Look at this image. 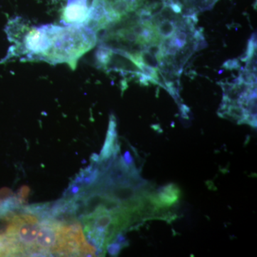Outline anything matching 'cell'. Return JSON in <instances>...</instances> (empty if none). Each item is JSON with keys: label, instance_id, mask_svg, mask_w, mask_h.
Here are the masks:
<instances>
[{"label": "cell", "instance_id": "3", "mask_svg": "<svg viewBox=\"0 0 257 257\" xmlns=\"http://www.w3.org/2000/svg\"><path fill=\"white\" fill-rule=\"evenodd\" d=\"M93 0H67L62 20L67 25L87 26L92 13Z\"/></svg>", "mask_w": 257, "mask_h": 257}, {"label": "cell", "instance_id": "5", "mask_svg": "<svg viewBox=\"0 0 257 257\" xmlns=\"http://www.w3.org/2000/svg\"><path fill=\"white\" fill-rule=\"evenodd\" d=\"M116 123L114 116H111L109 121V128H108L107 135L104 147L101 150L99 160L101 161L106 160L110 158L113 154L116 153L117 149L116 144Z\"/></svg>", "mask_w": 257, "mask_h": 257}, {"label": "cell", "instance_id": "2", "mask_svg": "<svg viewBox=\"0 0 257 257\" xmlns=\"http://www.w3.org/2000/svg\"><path fill=\"white\" fill-rule=\"evenodd\" d=\"M170 0H93L92 9L99 10L105 16L109 25L123 19L148 10L154 15L168 5ZM108 26V27H109Z\"/></svg>", "mask_w": 257, "mask_h": 257}, {"label": "cell", "instance_id": "1", "mask_svg": "<svg viewBox=\"0 0 257 257\" xmlns=\"http://www.w3.org/2000/svg\"><path fill=\"white\" fill-rule=\"evenodd\" d=\"M7 33L13 45L5 61H43L50 64H67L73 69L97 42L96 32L85 25L30 27L19 18L10 22Z\"/></svg>", "mask_w": 257, "mask_h": 257}, {"label": "cell", "instance_id": "6", "mask_svg": "<svg viewBox=\"0 0 257 257\" xmlns=\"http://www.w3.org/2000/svg\"><path fill=\"white\" fill-rule=\"evenodd\" d=\"M124 246L120 244L119 243L114 241V242L111 243H108L106 246V251L109 253L111 256H117L121 251Z\"/></svg>", "mask_w": 257, "mask_h": 257}, {"label": "cell", "instance_id": "4", "mask_svg": "<svg viewBox=\"0 0 257 257\" xmlns=\"http://www.w3.org/2000/svg\"><path fill=\"white\" fill-rule=\"evenodd\" d=\"M179 197V189L174 184H170L159 189L156 194L152 195L150 200L155 207L161 209L175 204Z\"/></svg>", "mask_w": 257, "mask_h": 257}, {"label": "cell", "instance_id": "7", "mask_svg": "<svg viewBox=\"0 0 257 257\" xmlns=\"http://www.w3.org/2000/svg\"><path fill=\"white\" fill-rule=\"evenodd\" d=\"M224 67L227 69H238L240 67V64L238 60H229L224 64Z\"/></svg>", "mask_w": 257, "mask_h": 257}]
</instances>
